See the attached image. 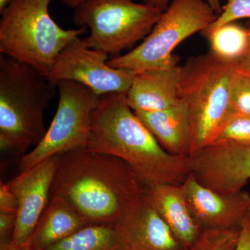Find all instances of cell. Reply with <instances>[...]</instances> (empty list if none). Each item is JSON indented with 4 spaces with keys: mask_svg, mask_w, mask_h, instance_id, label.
<instances>
[{
    "mask_svg": "<svg viewBox=\"0 0 250 250\" xmlns=\"http://www.w3.org/2000/svg\"><path fill=\"white\" fill-rule=\"evenodd\" d=\"M147 188L120 158L78 149L59 155L50 197H62L88 225L115 224L145 196Z\"/></svg>",
    "mask_w": 250,
    "mask_h": 250,
    "instance_id": "1",
    "label": "cell"
},
{
    "mask_svg": "<svg viewBox=\"0 0 250 250\" xmlns=\"http://www.w3.org/2000/svg\"><path fill=\"white\" fill-rule=\"evenodd\" d=\"M84 149L120 158L147 184L181 185L190 172L189 157L172 155L161 147L125 94L100 97Z\"/></svg>",
    "mask_w": 250,
    "mask_h": 250,
    "instance_id": "2",
    "label": "cell"
},
{
    "mask_svg": "<svg viewBox=\"0 0 250 250\" xmlns=\"http://www.w3.org/2000/svg\"><path fill=\"white\" fill-rule=\"evenodd\" d=\"M57 85L34 67L0 55V147L20 155L46 134L44 113Z\"/></svg>",
    "mask_w": 250,
    "mask_h": 250,
    "instance_id": "3",
    "label": "cell"
},
{
    "mask_svg": "<svg viewBox=\"0 0 250 250\" xmlns=\"http://www.w3.org/2000/svg\"><path fill=\"white\" fill-rule=\"evenodd\" d=\"M235 63L209 52L191 57L182 66L179 97L191 125L190 156L213 143L233 111L231 91Z\"/></svg>",
    "mask_w": 250,
    "mask_h": 250,
    "instance_id": "4",
    "label": "cell"
},
{
    "mask_svg": "<svg viewBox=\"0 0 250 250\" xmlns=\"http://www.w3.org/2000/svg\"><path fill=\"white\" fill-rule=\"evenodd\" d=\"M52 0H13L1 13L0 52L47 76L64 47L86 28L64 29L51 17Z\"/></svg>",
    "mask_w": 250,
    "mask_h": 250,
    "instance_id": "5",
    "label": "cell"
},
{
    "mask_svg": "<svg viewBox=\"0 0 250 250\" xmlns=\"http://www.w3.org/2000/svg\"><path fill=\"white\" fill-rule=\"evenodd\" d=\"M217 17L205 0H172L143 42L124 55L110 59L108 65L137 72L178 64L174 49L207 29Z\"/></svg>",
    "mask_w": 250,
    "mask_h": 250,
    "instance_id": "6",
    "label": "cell"
},
{
    "mask_svg": "<svg viewBox=\"0 0 250 250\" xmlns=\"http://www.w3.org/2000/svg\"><path fill=\"white\" fill-rule=\"evenodd\" d=\"M163 12L133 0H87L75 9L73 21L89 29L87 45L116 57L144 40Z\"/></svg>",
    "mask_w": 250,
    "mask_h": 250,
    "instance_id": "7",
    "label": "cell"
},
{
    "mask_svg": "<svg viewBox=\"0 0 250 250\" xmlns=\"http://www.w3.org/2000/svg\"><path fill=\"white\" fill-rule=\"evenodd\" d=\"M59 103L52 123L40 143L20 159V172L64 153L84 149L89 139L92 116L100 97L84 85L59 82Z\"/></svg>",
    "mask_w": 250,
    "mask_h": 250,
    "instance_id": "8",
    "label": "cell"
},
{
    "mask_svg": "<svg viewBox=\"0 0 250 250\" xmlns=\"http://www.w3.org/2000/svg\"><path fill=\"white\" fill-rule=\"evenodd\" d=\"M108 61V54L91 48L78 37L61 51L46 77L56 84L63 81L76 82L99 96L126 95L136 72L109 66Z\"/></svg>",
    "mask_w": 250,
    "mask_h": 250,
    "instance_id": "9",
    "label": "cell"
},
{
    "mask_svg": "<svg viewBox=\"0 0 250 250\" xmlns=\"http://www.w3.org/2000/svg\"><path fill=\"white\" fill-rule=\"evenodd\" d=\"M190 172L220 193L243 190L250 179V143H213L189 157Z\"/></svg>",
    "mask_w": 250,
    "mask_h": 250,
    "instance_id": "10",
    "label": "cell"
},
{
    "mask_svg": "<svg viewBox=\"0 0 250 250\" xmlns=\"http://www.w3.org/2000/svg\"><path fill=\"white\" fill-rule=\"evenodd\" d=\"M59 156H52L7 182L18 200L16 228L11 242L24 246L48 205Z\"/></svg>",
    "mask_w": 250,
    "mask_h": 250,
    "instance_id": "11",
    "label": "cell"
},
{
    "mask_svg": "<svg viewBox=\"0 0 250 250\" xmlns=\"http://www.w3.org/2000/svg\"><path fill=\"white\" fill-rule=\"evenodd\" d=\"M188 206L202 229L240 228L250 210V194L220 193L200 184L190 172L182 184Z\"/></svg>",
    "mask_w": 250,
    "mask_h": 250,
    "instance_id": "12",
    "label": "cell"
},
{
    "mask_svg": "<svg viewBox=\"0 0 250 250\" xmlns=\"http://www.w3.org/2000/svg\"><path fill=\"white\" fill-rule=\"evenodd\" d=\"M122 250H184V246L145 196L115 223Z\"/></svg>",
    "mask_w": 250,
    "mask_h": 250,
    "instance_id": "13",
    "label": "cell"
},
{
    "mask_svg": "<svg viewBox=\"0 0 250 250\" xmlns=\"http://www.w3.org/2000/svg\"><path fill=\"white\" fill-rule=\"evenodd\" d=\"M182 66L178 64L135 73L126 101L135 112L162 111L180 103L179 80Z\"/></svg>",
    "mask_w": 250,
    "mask_h": 250,
    "instance_id": "14",
    "label": "cell"
},
{
    "mask_svg": "<svg viewBox=\"0 0 250 250\" xmlns=\"http://www.w3.org/2000/svg\"><path fill=\"white\" fill-rule=\"evenodd\" d=\"M147 195L156 212L184 248L196 241L203 229L192 216L182 184H147Z\"/></svg>",
    "mask_w": 250,
    "mask_h": 250,
    "instance_id": "15",
    "label": "cell"
},
{
    "mask_svg": "<svg viewBox=\"0 0 250 250\" xmlns=\"http://www.w3.org/2000/svg\"><path fill=\"white\" fill-rule=\"evenodd\" d=\"M135 113L166 151L172 155L190 157L191 125L182 101L162 111Z\"/></svg>",
    "mask_w": 250,
    "mask_h": 250,
    "instance_id": "16",
    "label": "cell"
},
{
    "mask_svg": "<svg viewBox=\"0 0 250 250\" xmlns=\"http://www.w3.org/2000/svg\"><path fill=\"white\" fill-rule=\"evenodd\" d=\"M87 223L59 196L50 197L25 246L29 250H43L80 231Z\"/></svg>",
    "mask_w": 250,
    "mask_h": 250,
    "instance_id": "17",
    "label": "cell"
},
{
    "mask_svg": "<svg viewBox=\"0 0 250 250\" xmlns=\"http://www.w3.org/2000/svg\"><path fill=\"white\" fill-rule=\"evenodd\" d=\"M43 250H122L115 224L89 225Z\"/></svg>",
    "mask_w": 250,
    "mask_h": 250,
    "instance_id": "18",
    "label": "cell"
},
{
    "mask_svg": "<svg viewBox=\"0 0 250 250\" xmlns=\"http://www.w3.org/2000/svg\"><path fill=\"white\" fill-rule=\"evenodd\" d=\"M202 34L208 41L210 53L229 62H238L249 45V29L236 22L227 23Z\"/></svg>",
    "mask_w": 250,
    "mask_h": 250,
    "instance_id": "19",
    "label": "cell"
},
{
    "mask_svg": "<svg viewBox=\"0 0 250 250\" xmlns=\"http://www.w3.org/2000/svg\"><path fill=\"white\" fill-rule=\"evenodd\" d=\"M240 233L241 227L205 229L196 241L184 250H236Z\"/></svg>",
    "mask_w": 250,
    "mask_h": 250,
    "instance_id": "20",
    "label": "cell"
},
{
    "mask_svg": "<svg viewBox=\"0 0 250 250\" xmlns=\"http://www.w3.org/2000/svg\"><path fill=\"white\" fill-rule=\"evenodd\" d=\"M213 143H250V116L233 111L220 128Z\"/></svg>",
    "mask_w": 250,
    "mask_h": 250,
    "instance_id": "21",
    "label": "cell"
},
{
    "mask_svg": "<svg viewBox=\"0 0 250 250\" xmlns=\"http://www.w3.org/2000/svg\"><path fill=\"white\" fill-rule=\"evenodd\" d=\"M233 111L250 116V69L235 63L231 91Z\"/></svg>",
    "mask_w": 250,
    "mask_h": 250,
    "instance_id": "22",
    "label": "cell"
},
{
    "mask_svg": "<svg viewBox=\"0 0 250 250\" xmlns=\"http://www.w3.org/2000/svg\"><path fill=\"white\" fill-rule=\"evenodd\" d=\"M223 11L211 24L202 31L204 33L216 29L229 22H236L238 20L250 18V0H225Z\"/></svg>",
    "mask_w": 250,
    "mask_h": 250,
    "instance_id": "23",
    "label": "cell"
},
{
    "mask_svg": "<svg viewBox=\"0 0 250 250\" xmlns=\"http://www.w3.org/2000/svg\"><path fill=\"white\" fill-rule=\"evenodd\" d=\"M17 199L8 185L1 181L0 184V213L17 214Z\"/></svg>",
    "mask_w": 250,
    "mask_h": 250,
    "instance_id": "24",
    "label": "cell"
},
{
    "mask_svg": "<svg viewBox=\"0 0 250 250\" xmlns=\"http://www.w3.org/2000/svg\"><path fill=\"white\" fill-rule=\"evenodd\" d=\"M17 214L0 213V243H9L12 239Z\"/></svg>",
    "mask_w": 250,
    "mask_h": 250,
    "instance_id": "25",
    "label": "cell"
},
{
    "mask_svg": "<svg viewBox=\"0 0 250 250\" xmlns=\"http://www.w3.org/2000/svg\"><path fill=\"white\" fill-rule=\"evenodd\" d=\"M236 250H250V218L248 214L242 222L239 241Z\"/></svg>",
    "mask_w": 250,
    "mask_h": 250,
    "instance_id": "26",
    "label": "cell"
},
{
    "mask_svg": "<svg viewBox=\"0 0 250 250\" xmlns=\"http://www.w3.org/2000/svg\"><path fill=\"white\" fill-rule=\"evenodd\" d=\"M146 4L151 5L156 9L164 11L170 5L172 0H143Z\"/></svg>",
    "mask_w": 250,
    "mask_h": 250,
    "instance_id": "27",
    "label": "cell"
},
{
    "mask_svg": "<svg viewBox=\"0 0 250 250\" xmlns=\"http://www.w3.org/2000/svg\"><path fill=\"white\" fill-rule=\"evenodd\" d=\"M250 33V24L249 27H248ZM237 65H240V66L246 67V68L250 69V39L249 45H248V48H247L245 54L242 56L241 59L236 62Z\"/></svg>",
    "mask_w": 250,
    "mask_h": 250,
    "instance_id": "28",
    "label": "cell"
},
{
    "mask_svg": "<svg viewBox=\"0 0 250 250\" xmlns=\"http://www.w3.org/2000/svg\"><path fill=\"white\" fill-rule=\"evenodd\" d=\"M0 250H29L26 246H18L12 242L0 243Z\"/></svg>",
    "mask_w": 250,
    "mask_h": 250,
    "instance_id": "29",
    "label": "cell"
},
{
    "mask_svg": "<svg viewBox=\"0 0 250 250\" xmlns=\"http://www.w3.org/2000/svg\"><path fill=\"white\" fill-rule=\"evenodd\" d=\"M205 1L210 5L217 16H218L221 14L223 11V6H221V1H220L221 0H205Z\"/></svg>",
    "mask_w": 250,
    "mask_h": 250,
    "instance_id": "30",
    "label": "cell"
},
{
    "mask_svg": "<svg viewBox=\"0 0 250 250\" xmlns=\"http://www.w3.org/2000/svg\"><path fill=\"white\" fill-rule=\"evenodd\" d=\"M85 1L87 0H62L64 4L67 5L69 7L75 8V9L84 3Z\"/></svg>",
    "mask_w": 250,
    "mask_h": 250,
    "instance_id": "31",
    "label": "cell"
},
{
    "mask_svg": "<svg viewBox=\"0 0 250 250\" xmlns=\"http://www.w3.org/2000/svg\"><path fill=\"white\" fill-rule=\"evenodd\" d=\"M13 0H0V14L10 4Z\"/></svg>",
    "mask_w": 250,
    "mask_h": 250,
    "instance_id": "32",
    "label": "cell"
},
{
    "mask_svg": "<svg viewBox=\"0 0 250 250\" xmlns=\"http://www.w3.org/2000/svg\"><path fill=\"white\" fill-rule=\"evenodd\" d=\"M248 215H249V217H250V210L249 213H248Z\"/></svg>",
    "mask_w": 250,
    "mask_h": 250,
    "instance_id": "33",
    "label": "cell"
}]
</instances>
